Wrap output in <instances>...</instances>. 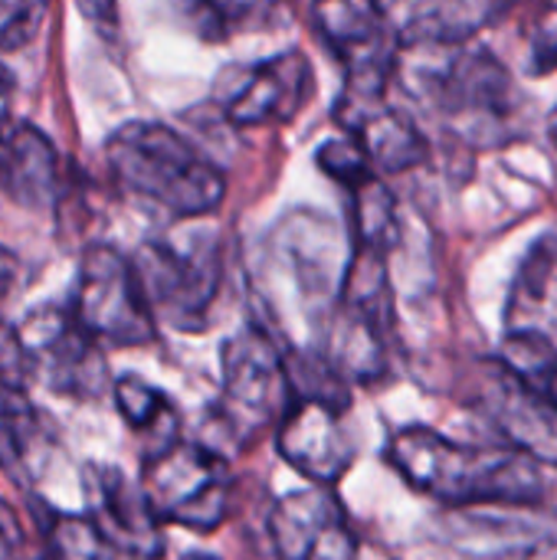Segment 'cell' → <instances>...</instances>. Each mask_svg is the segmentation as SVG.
<instances>
[{"mask_svg":"<svg viewBox=\"0 0 557 560\" xmlns=\"http://www.w3.org/2000/svg\"><path fill=\"white\" fill-rule=\"evenodd\" d=\"M315 30L345 62V92L335 121L351 131L358 118L387 102V85L401 62L397 26L374 3H322L315 7Z\"/></svg>","mask_w":557,"mask_h":560,"instance_id":"4","label":"cell"},{"mask_svg":"<svg viewBox=\"0 0 557 560\" xmlns=\"http://www.w3.org/2000/svg\"><path fill=\"white\" fill-rule=\"evenodd\" d=\"M279 560H358V538L335 492L312 486L282 495L266 518Z\"/></svg>","mask_w":557,"mask_h":560,"instance_id":"11","label":"cell"},{"mask_svg":"<svg viewBox=\"0 0 557 560\" xmlns=\"http://www.w3.org/2000/svg\"><path fill=\"white\" fill-rule=\"evenodd\" d=\"M351 138L361 144L371 167L384 171V174L414 171L430 158V144L423 138V131L417 128V121L387 102L378 105L374 112H368L364 118H358L351 125Z\"/></svg>","mask_w":557,"mask_h":560,"instance_id":"18","label":"cell"},{"mask_svg":"<svg viewBox=\"0 0 557 560\" xmlns=\"http://www.w3.org/2000/svg\"><path fill=\"white\" fill-rule=\"evenodd\" d=\"M115 180L171 210L174 217H207L227 197V177L190 141L161 121H128L105 141Z\"/></svg>","mask_w":557,"mask_h":560,"instance_id":"2","label":"cell"},{"mask_svg":"<svg viewBox=\"0 0 557 560\" xmlns=\"http://www.w3.org/2000/svg\"><path fill=\"white\" fill-rule=\"evenodd\" d=\"M0 190L26 210L56 200L59 154L39 128L26 121H7L0 128Z\"/></svg>","mask_w":557,"mask_h":560,"instance_id":"15","label":"cell"},{"mask_svg":"<svg viewBox=\"0 0 557 560\" xmlns=\"http://www.w3.org/2000/svg\"><path fill=\"white\" fill-rule=\"evenodd\" d=\"M16 335L26 354L30 381H39L43 387L76 400H95L108 390L102 348L72 318V312L56 305L33 308L16 325Z\"/></svg>","mask_w":557,"mask_h":560,"instance_id":"8","label":"cell"},{"mask_svg":"<svg viewBox=\"0 0 557 560\" xmlns=\"http://www.w3.org/2000/svg\"><path fill=\"white\" fill-rule=\"evenodd\" d=\"M131 266L151 312L177 328H194V318L210 308L220 289V253L213 240H151Z\"/></svg>","mask_w":557,"mask_h":560,"instance_id":"9","label":"cell"},{"mask_svg":"<svg viewBox=\"0 0 557 560\" xmlns=\"http://www.w3.org/2000/svg\"><path fill=\"white\" fill-rule=\"evenodd\" d=\"M318 167L335 177L338 184H345L348 190L368 184L374 177V167L368 161V154L361 151V144L348 135V138H332L318 148Z\"/></svg>","mask_w":557,"mask_h":560,"instance_id":"24","label":"cell"},{"mask_svg":"<svg viewBox=\"0 0 557 560\" xmlns=\"http://www.w3.org/2000/svg\"><path fill=\"white\" fill-rule=\"evenodd\" d=\"M506 13V3H427L407 16L397 39L401 49H460Z\"/></svg>","mask_w":557,"mask_h":560,"instance_id":"19","label":"cell"},{"mask_svg":"<svg viewBox=\"0 0 557 560\" xmlns=\"http://www.w3.org/2000/svg\"><path fill=\"white\" fill-rule=\"evenodd\" d=\"M473 407L489 417L506 446L525 453L545 469H557V410L499 358L483 361L473 384Z\"/></svg>","mask_w":557,"mask_h":560,"instance_id":"10","label":"cell"},{"mask_svg":"<svg viewBox=\"0 0 557 560\" xmlns=\"http://www.w3.org/2000/svg\"><path fill=\"white\" fill-rule=\"evenodd\" d=\"M387 463L420 495L443 505H538L548 495L545 466L512 446L456 443L427 427L391 436Z\"/></svg>","mask_w":557,"mask_h":560,"instance_id":"1","label":"cell"},{"mask_svg":"<svg viewBox=\"0 0 557 560\" xmlns=\"http://www.w3.org/2000/svg\"><path fill=\"white\" fill-rule=\"evenodd\" d=\"M341 413L345 410L335 404L315 397H295L276 430L279 456L299 476H305L322 489L335 486L355 463V446L341 423Z\"/></svg>","mask_w":557,"mask_h":560,"instance_id":"12","label":"cell"},{"mask_svg":"<svg viewBox=\"0 0 557 560\" xmlns=\"http://www.w3.org/2000/svg\"><path fill=\"white\" fill-rule=\"evenodd\" d=\"M529 72L532 75H552V72H557V3L545 7L538 23L532 26Z\"/></svg>","mask_w":557,"mask_h":560,"instance_id":"27","label":"cell"},{"mask_svg":"<svg viewBox=\"0 0 557 560\" xmlns=\"http://www.w3.org/2000/svg\"><path fill=\"white\" fill-rule=\"evenodd\" d=\"M499 361L557 410V348L535 331H506Z\"/></svg>","mask_w":557,"mask_h":560,"instance_id":"21","label":"cell"},{"mask_svg":"<svg viewBox=\"0 0 557 560\" xmlns=\"http://www.w3.org/2000/svg\"><path fill=\"white\" fill-rule=\"evenodd\" d=\"M423 95L473 148H499L519 138L522 89L492 49L460 46L423 79Z\"/></svg>","mask_w":557,"mask_h":560,"instance_id":"3","label":"cell"},{"mask_svg":"<svg viewBox=\"0 0 557 560\" xmlns=\"http://www.w3.org/2000/svg\"><path fill=\"white\" fill-rule=\"evenodd\" d=\"M10 105H13V75L10 69L0 66V128L10 121Z\"/></svg>","mask_w":557,"mask_h":560,"instance_id":"30","label":"cell"},{"mask_svg":"<svg viewBox=\"0 0 557 560\" xmlns=\"http://www.w3.org/2000/svg\"><path fill=\"white\" fill-rule=\"evenodd\" d=\"M43 558L46 560H118L95 532L89 515H53L43 528Z\"/></svg>","mask_w":557,"mask_h":560,"instance_id":"23","label":"cell"},{"mask_svg":"<svg viewBox=\"0 0 557 560\" xmlns=\"http://www.w3.org/2000/svg\"><path fill=\"white\" fill-rule=\"evenodd\" d=\"M312 95V66L302 49L279 52L243 72L240 89L227 102V118L236 128L282 125Z\"/></svg>","mask_w":557,"mask_h":560,"instance_id":"14","label":"cell"},{"mask_svg":"<svg viewBox=\"0 0 557 560\" xmlns=\"http://www.w3.org/2000/svg\"><path fill=\"white\" fill-rule=\"evenodd\" d=\"M555 144H557V121H555Z\"/></svg>","mask_w":557,"mask_h":560,"instance_id":"32","label":"cell"},{"mask_svg":"<svg viewBox=\"0 0 557 560\" xmlns=\"http://www.w3.org/2000/svg\"><path fill=\"white\" fill-rule=\"evenodd\" d=\"M92 525L118 558L158 560L164 555V525L158 522L148 495L118 466L92 472Z\"/></svg>","mask_w":557,"mask_h":560,"instance_id":"13","label":"cell"},{"mask_svg":"<svg viewBox=\"0 0 557 560\" xmlns=\"http://www.w3.org/2000/svg\"><path fill=\"white\" fill-rule=\"evenodd\" d=\"M246 16H269V7H256V3H197V7H190V20L207 39H227L230 33L243 30Z\"/></svg>","mask_w":557,"mask_h":560,"instance_id":"25","label":"cell"},{"mask_svg":"<svg viewBox=\"0 0 557 560\" xmlns=\"http://www.w3.org/2000/svg\"><path fill=\"white\" fill-rule=\"evenodd\" d=\"M0 560H46L43 548L33 545L20 515L0 502Z\"/></svg>","mask_w":557,"mask_h":560,"instance_id":"28","label":"cell"},{"mask_svg":"<svg viewBox=\"0 0 557 560\" xmlns=\"http://www.w3.org/2000/svg\"><path fill=\"white\" fill-rule=\"evenodd\" d=\"M141 489L161 525L210 535L230 515L233 472L210 446L181 440L158 459L144 463Z\"/></svg>","mask_w":557,"mask_h":560,"instance_id":"5","label":"cell"},{"mask_svg":"<svg viewBox=\"0 0 557 560\" xmlns=\"http://www.w3.org/2000/svg\"><path fill=\"white\" fill-rule=\"evenodd\" d=\"M506 325L509 331H535L557 348V233L538 236L522 256Z\"/></svg>","mask_w":557,"mask_h":560,"instance_id":"17","label":"cell"},{"mask_svg":"<svg viewBox=\"0 0 557 560\" xmlns=\"http://www.w3.org/2000/svg\"><path fill=\"white\" fill-rule=\"evenodd\" d=\"M223 417L236 443H253L295 400L289 358L259 328L246 325L223 345Z\"/></svg>","mask_w":557,"mask_h":560,"instance_id":"6","label":"cell"},{"mask_svg":"<svg viewBox=\"0 0 557 560\" xmlns=\"http://www.w3.org/2000/svg\"><path fill=\"white\" fill-rule=\"evenodd\" d=\"M115 407H118L125 427L141 440L144 463L158 459L161 453H167L171 446H177L184 440L181 417H177L174 404L141 377H121L115 384Z\"/></svg>","mask_w":557,"mask_h":560,"instance_id":"20","label":"cell"},{"mask_svg":"<svg viewBox=\"0 0 557 560\" xmlns=\"http://www.w3.org/2000/svg\"><path fill=\"white\" fill-rule=\"evenodd\" d=\"M351 197H355V246L387 256V249L397 240L394 194L378 177H371L368 184L355 187Z\"/></svg>","mask_w":557,"mask_h":560,"instance_id":"22","label":"cell"},{"mask_svg":"<svg viewBox=\"0 0 557 560\" xmlns=\"http://www.w3.org/2000/svg\"><path fill=\"white\" fill-rule=\"evenodd\" d=\"M46 16L43 3H23V0H0V52H13L26 46L39 23Z\"/></svg>","mask_w":557,"mask_h":560,"instance_id":"26","label":"cell"},{"mask_svg":"<svg viewBox=\"0 0 557 560\" xmlns=\"http://www.w3.org/2000/svg\"><path fill=\"white\" fill-rule=\"evenodd\" d=\"M72 318L102 345L141 348L158 338V318L138 272L115 246H89L79 262Z\"/></svg>","mask_w":557,"mask_h":560,"instance_id":"7","label":"cell"},{"mask_svg":"<svg viewBox=\"0 0 557 560\" xmlns=\"http://www.w3.org/2000/svg\"><path fill=\"white\" fill-rule=\"evenodd\" d=\"M56 456V433L33 400L16 387H0V466L20 482L33 486L46 476Z\"/></svg>","mask_w":557,"mask_h":560,"instance_id":"16","label":"cell"},{"mask_svg":"<svg viewBox=\"0 0 557 560\" xmlns=\"http://www.w3.org/2000/svg\"><path fill=\"white\" fill-rule=\"evenodd\" d=\"M190 560H213V558H190Z\"/></svg>","mask_w":557,"mask_h":560,"instance_id":"31","label":"cell"},{"mask_svg":"<svg viewBox=\"0 0 557 560\" xmlns=\"http://www.w3.org/2000/svg\"><path fill=\"white\" fill-rule=\"evenodd\" d=\"M26 381H30V368H26V354H23L20 335H16L13 325H7L0 318V387L23 390Z\"/></svg>","mask_w":557,"mask_h":560,"instance_id":"29","label":"cell"}]
</instances>
